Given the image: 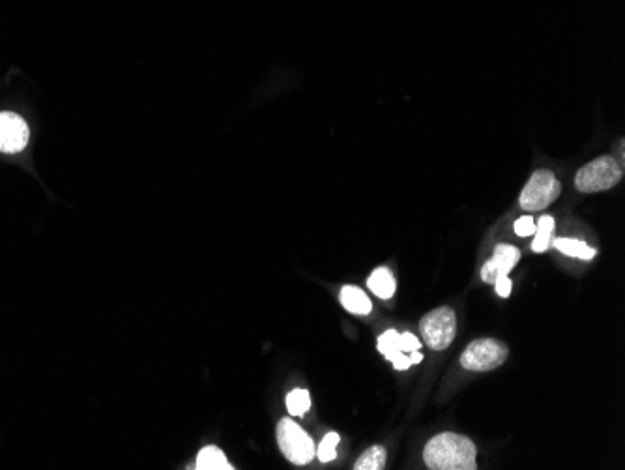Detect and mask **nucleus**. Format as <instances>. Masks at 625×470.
I'll return each instance as SVG.
<instances>
[{"label": "nucleus", "instance_id": "nucleus-1", "mask_svg": "<svg viewBox=\"0 0 625 470\" xmlns=\"http://www.w3.org/2000/svg\"><path fill=\"white\" fill-rule=\"evenodd\" d=\"M476 444L465 435L440 433L427 442L423 461L431 470H476Z\"/></svg>", "mask_w": 625, "mask_h": 470}, {"label": "nucleus", "instance_id": "nucleus-2", "mask_svg": "<svg viewBox=\"0 0 625 470\" xmlns=\"http://www.w3.org/2000/svg\"><path fill=\"white\" fill-rule=\"evenodd\" d=\"M624 178V165L614 156H601L586 163L575 177V188L582 193H599L614 188Z\"/></svg>", "mask_w": 625, "mask_h": 470}, {"label": "nucleus", "instance_id": "nucleus-3", "mask_svg": "<svg viewBox=\"0 0 625 470\" xmlns=\"http://www.w3.org/2000/svg\"><path fill=\"white\" fill-rule=\"evenodd\" d=\"M560 191H562V184L558 178L554 177L553 171L538 169L521 191L519 205L526 212L545 210L560 197Z\"/></svg>", "mask_w": 625, "mask_h": 470}, {"label": "nucleus", "instance_id": "nucleus-4", "mask_svg": "<svg viewBox=\"0 0 625 470\" xmlns=\"http://www.w3.org/2000/svg\"><path fill=\"white\" fill-rule=\"evenodd\" d=\"M277 444L294 465H307L315 457V442L302 427L289 418L277 424Z\"/></svg>", "mask_w": 625, "mask_h": 470}, {"label": "nucleus", "instance_id": "nucleus-5", "mask_svg": "<svg viewBox=\"0 0 625 470\" xmlns=\"http://www.w3.org/2000/svg\"><path fill=\"white\" fill-rule=\"evenodd\" d=\"M420 332L431 349L435 351L448 349L457 332L455 311L448 306L429 311L420 321Z\"/></svg>", "mask_w": 625, "mask_h": 470}, {"label": "nucleus", "instance_id": "nucleus-6", "mask_svg": "<svg viewBox=\"0 0 625 470\" xmlns=\"http://www.w3.org/2000/svg\"><path fill=\"white\" fill-rule=\"evenodd\" d=\"M508 347L496 339H476L461 354V366L468 371H493L508 358Z\"/></svg>", "mask_w": 625, "mask_h": 470}, {"label": "nucleus", "instance_id": "nucleus-7", "mask_svg": "<svg viewBox=\"0 0 625 470\" xmlns=\"http://www.w3.org/2000/svg\"><path fill=\"white\" fill-rule=\"evenodd\" d=\"M30 132L27 122L17 113H0V152L15 154L29 145Z\"/></svg>", "mask_w": 625, "mask_h": 470}, {"label": "nucleus", "instance_id": "nucleus-8", "mask_svg": "<svg viewBox=\"0 0 625 470\" xmlns=\"http://www.w3.org/2000/svg\"><path fill=\"white\" fill-rule=\"evenodd\" d=\"M521 259V251L509 244L496 246L493 257L481 268V280L489 285L495 283L500 276H509V272L515 268Z\"/></svg>", "mask_w": 625, "mask_h": 470}, {"label": "nucleus", "instance_id": "nucleus-9", "mask_svg": "<svg viewBox=\"0 0 625 470\" xmlns=\"http://www.w3.org/2000/svg\"><path fill=\"white\" fill-rule=\"evenodd\" d=\"M339 300H341V306L354 315H369L373 309V304L367 298V294L358 287H350V285L343 287Z\"/></svg>", "mask_w": 625, "mask_h": 470}, {"label": "nucleus", "instance_id": "nucleus-10", "mask_svg": "<svg viewBox=\"0 0 625 470\" xmlns=\"http://www.w3.org/2000/svg\"><path fill=\"white\" fill-rule=\"evenodd\" d=\"M367 287L377 294L382 300H390L395 293V280H393L392 272L388 268H377L369 280Z\"/></svg>", "mask_w": 625, "mask_h": 470}, {"label": "nucleus", "instance_id": "nucleus-11", "mask_svg": "<svg viewBox=\"0 0 625 470\" xmlns=\"http://www.w3.org/2000/svg\"><path fill=\"white\" fill-rule=\"evenodd\" d=\"M553 244L556 250L562 251L564 255H569V257H575V259L590 261L596 257V250L586 246L582 240H577V238H556Z\"/></svg>", "mask_w": 625, "mask_h": 470}, {"label": "nucleus", "instance_id": "nucleus-12", "mask_svg": "<svg viewBox=\"0 0 625 470\" xmlns=\"http://www.w3.org/2000/svg\"><path fill=\"white\" fill-rule=\"evenodd\" d=\"M195 469L199 470H231L233 467L229 465V461L225 459V454L219 450L218 446H206L199 456H197V465Z\"/></svg>", "mask_w": 625, "mask_h": 470}, {"label": "nucleus", "instance_id": "nucleus-13", "mask_svg": "<svg viewBox=\"0 0 625 470\" xmlns=\"http://www.w3.org/2000/svg\"><path fill=\"white\" fill-rule=\"evenodd\" d=\"M554 218L551 216H543L536 223V238L532 242V251L534 253H545L553 244Z\"/></svg>", "mask_w": 625, "mask_h": 470}, {"label": "nucleus", "instance_id": "nucleus-14", "mask_svg": "<svg viewBox=\"0 0 625 470\" xmlns=\"http://www.w3.org/2000/svg\"><path fill=\"white\" fill-rule=\"evenodd\" d=\"M386 467V450L382 446H373L364 456L354 463L356 470H380Z\"/></svg>", "mask_w": 625, "mask_h": 470}, {"label": "nucleus", "instance_id": "nucleus-15", "mask_svg": "<svg viewBox=\"0 0 625 470\" xmlns=\"http://www.w3.org/2000/svg\"><path fill=\"white\" fill-rule=\"evenodd\" d=\"M378 351L384 354L388 360H392L395 354L403 353L401 351V334L395 330H388L378 338Z\"/></svg>", "mask_w": 625, "mask_h": 470}, {"label": "nucleus", "instance_id": "nucleus-16", "mask_svg": "<svg viewBox=\"0 0 625 470\" xmlns=\"http://www.w3.org/2000/svg\"><path fill=\"white\" fill-rule=\"evenodd\" d=\"M311 407V397L307 390H292L291 394L287 396V409L291 412L292 416H304Z\"/></svg>", "mask_w": 625, "mask_h": 470}, {"label": "nucleus", "instance_id": "nucleus-17", "mask_svg": "<svg viewBox=\"0 0 625 470\" xmlns=\"http://www.w3.org/2000/svg\"><path fill=\"white\" fill-rule=\"evenodd\" d=\"M341 441V437L337 433H328L317 448V457L322 463H330L337 457V444Z\"/></svg>", "mask_w": 625, "mask_h": 470}, {"label": "nucleus", "instance_id": "nucleus-18", "mask_svg": "<svg viewBox=\"0 0 625 470\" xmlns=\"http://www.w3.org/2000/svg\"><path fill=\"white\" fill-rule=\"evenodd\" d=\"M513 231L517 236H532L536 233V221L532 216H523L519 220L515 221L513 225Z\"/></svg>", "mask_w": 625, "mask_h": 470}, {"label": "nucleus", "instance_id": "nucleus-19", "mask_svg": "<svg viewBox=\"0 0 625 470\" xmlns=\"http://www.w3.org/2000/svg\"><path fill=\"white\" fill-rule=\"evenodd\" d=\"M401 351L403 353H414V351H420V339L412 334H401Z\"/></svg>", "mask_w": 625, "mask_h": 470}, {"label": "nucleus", "instance_id": "nucleus-20", "mask_svg": "<svg viewBox=\"0 0 625 470\" xmlns=\"http://www.w3.org/2000/svg\"><path fill=\"white\" fill-rule=\"evenodd\" d=\"M493 285H495V291L498 293V296L508 298L509 294H511V287H513V283L509 280V276H500V278H496Z\"/></svg>", "mask_w": 625, "mask_h": 470}, {"label": "nucleus", "instance_id": "nucleus-21", "mask_svg": "<svg viewBox=\"0 0 625 470\" xmlns=\"http://www.w3.org/2000/svg\"><path fill=\"white\" fill-rule=\"evenodd\" d=\"M393 364V368L399 369V371H403V369H408L412 364H410V358H408L407 353H399L393 356L392 360H390Z\"/></svg>", "mask_w": 625, "mask_h": 470}, {"label": "nucleus", "instance_id": "nucleus-22", "mask_svg": "<svg viewBox=\"0 0 625 470\" xmlns=\"http://www.w3.org/2000/svg\"><path fill=\"white\" fill-rule=\"evenodd\" d=\"M410 364H420L423 360V354L420 351H414V353H410Z\"/></svg>", "mask_w": 625, "mask_h": 470}]
</instances>
